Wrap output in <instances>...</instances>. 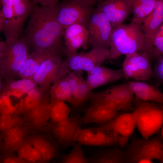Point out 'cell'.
Masks as SVG:
<instances>
[{"mask_svg": "<svg viewBox=\"0 0 163 163\" xmlns=\"http://www.w3.org/2000/svg\"><path fill=\"white\" fill-rule=\"evenodd\" d=\"M75 139L81 145L100 146H119L120 140L113 133L99 127L78 128L75 135Z\"/></svg>", "mask_w": 163, "mask_h": 163, "instance_id": "12", "label": "cell"}, {"mask_svg": "<svg viewBox=\"0 0 163 163\" xmlns=\"http://www.w3.org/2000/svg\"><path fill=\"white\" fill-rule=\"evenodd\" d=\"M0 30L6 40L18 39L22 28L14 12L11 0H0Z\"/></svg>", "mask_w": 163, "mask_h": 163, "instance_id": "17", "label": "cell"}, {"mask_svg": "<svg viewBox=\"0 0 163 163\" xmlns=\"http://www.w3.org/2000/svg\"><path fill=\"white\" fill-rule=\"evenodd\" d=\"M28 138L40 154L42 163H49L58 155L60 146L53 136L33 134Z\"/></svg>", "mask_w": 163, "mask_h": 163, "instance_id": "21", "label": "cell"}, {"mask_svg": "<svg viewBox=\"0 0 163 163\" xmlns=\"http://www.w3.org/2000/svg\"><path fill=\"white\" fill-rule=\"evenodd\" d=\"M137 99L133 111L136 126L142 138L147 139L158 133L163 124V106Z\"/></svg>", "mask_w": 163, "mask_h": 163, "instance_id": "4", "label": "cell"}, {"mask_svg": "<svg viewBox=\"0 0 163 163\" xmlns=\"http://www.w3.org/2000/svg\"><path fill=\"white\" fill-rule=\"evenodd\" d=\"M62 54L53 52L42 63L32 79L45 91L49 92L52 85L64 78L61 57Z\"/></svg>", "mask_w": 163, "mask_h": 163, "instance_id": "11", "label": "cell"}, {"mask_svg": "<svg viewBox=\"0 0 163 163\" xmlns=\"http://www.w3.org/2000/svg\"><path fill=\"white\" fill-rule=\"evenodd\" d=\"M83 124L82 117L74 115L58 123H49L48 130L63 148L73 147L77 143L75 135L77 129Z\"/></svg>", "mask_w": 163, "mask_h": 163, "instance_id": "13", "label": "cell"}, {"mask_svg": "<svg viewBox=\"0 0 163 163\" xmlns=\"http://www.w3.org/2000/svg\"><path fill=\"white\" fill-rule=\"evenodd\" d=\"M111 59V54L109 50L92 48L88 52L77 53L66 57L62 62V67L66 75L71 71H85L87 72Z\"/></svg>", "mask_w": 163, "mask_h": 163, "instance_id": "8", "label": "cell"}, {"mask_svg": "<svg viewBox=\"0 0 163 163\" xmlns=\"http://www.w3.org/2000/svg\"><path fill=\"white\" fill-rule=\"evenodd\" d=\"M82 146L77 143L69 152L62 157L59 163H89V159L84 155Z\"/></svg>", "mask_w": 163, "mask_h": 163, "instance_id": "35", "label": "cell"}, {"mask_svg": "<svg viewBox=\"0 0 163 163\" xmlns=\"http://www.w3.org/2000/svg\"><path fill=\"white\" fill-rule=\"evenodd\" d=\"M161 136L163 139V124L161 126Z\"/></svg>", "mask_w": 163, "mask_h": 163, "instance_id": "40", "label": "cell"}, {"mask_svg": "<svg viewBox=\"0 0 163 163\" xmlns=\"http://www.w3.org/2000/svg\"><path fill=\"white\" fill-rule=\"evenodd\" d=\"M31 2L32 10L21 38L32 51L63 54L62 38L64 29L57 19L59 3L54 6L46 7Z\"/></svg>", "mask_w": 163, "mask_h": 163, "instance_id": "1", "label": "cell"}, {"mask_svg": "<svg viewBox=\"0 0 163 163\" xmlns=\"http://www.w3.org/2000/svg\"><path fill=\"white\" fill-rule=\"evenodd\" d=\"M163 23V0H157L153 11L141 25L144 34L153 45L154 36Z\"/></svg>", "mask_w": 163, "mask_h": 163, "instance_id": "25", "label": "cell"}, {"mask_svg": "<svg viewBox=\"0 0 163 163\" xmlns=\"http://www.w3.org/2000/svg\"><path fill=\"white\" fill-rule=\"evenodd\" d=\"M157 0H133L131 22L141 26L154 9Z\"/></svg>", "mask_w": 163, "mask_h": 163, "instance_id": "29", "label": "cell"}, {"mask_svg": "<svg viewBox=\"0 0 163 163\" xmlns=\"http://www.w3.org/2000/svg\"><path fill=\"white\" fill-rule=\"evenodd\" d=\"M97 126L113 133L119 139L120 147H124L136 127L135 116L133 111L119 114L110 121L98 124Z\"/></svg>", "mask_w": 163, "mask_h": 163, "instance_id": "14", "label": "cell"}, {"mask_svg": "<svg viewBox=\"0 0 163 163\" xmlns=\"http://www.w3.org/2000/svg\"><path fill=\"white\" fill-rule=\"evenodd\" d=\"M50 101L43 102L31 110L24 113L25 123L29 129L37 131L46 130L50 119Z\"/></svg>", "mask_w": 163, "mask_h": 163, "instance_id": "22", "label": "cell"}, {"mask_svg": "<svg viewBox=\"0 0 163 163\" xmlns=\"http://www.w3.org/2000/svg\"><path fill=\"white\" fill-rule=\"evenodd\" d=\"M96 0H65L59 3L58 20L65 29L71 25H88L95 10Z\"/></svg>", "mask_w": 163, "mask_h": 163, "instance_id": "6", "label": "cell"}, {"mask_svg": "<svg viewBox=\"0 0 163 163\" xmlns=\"http://www.w3.org/2000/svg\"><path fill=\"white\" fill-rule=\"evenodd\" d=\"M125 56L122 68L124 76L140 82L151 79L153 75L152 64L155 59L153 53L142 51Z\"/></svg>", "mask_w": 163, "mask_h": 163, "instance_id": "9", "label": "cell"}, {"mask_svg": "<svg viewBox=\"0 0 163 163\" xmlns=\"http://www.w3.org/2000/svg\"><path fill=\"white\" fill-rule=\"evenodd\" d=\"M29 129L25 122L0 133V150L2 155L17 151L23 142Z\"/></svg>", "mask_w": 163, "mask_h": 163, "instance_id": "20", "label": "cell"}, {"mask_svg": "<svg viewBox=\"0 0 163 163\" xmlns=\"http://www.w3.org/2000/svg\"><path fill=\"white\" fill-rule=\"evenodd\" d=\"M119 114V111L106 105L100 104H91L85 109L82 120L83 124H101L110 121Z\"/></svg>", "mask_w": 163, "mask_h": 163, "instance_id": "23", "label": "cell"}, {"mask_svg": "<svg viewBox=\"0 0 163 163\" xmlns=\"http://www.w3.org/2000/svg\"><path fill=\"white\" fill-rule=\"evenodd\" d=\"M133 0L97 1V6L110 22L113 28L123 24L132 13Z\"/></svg>", "mask_w": 163, "mask_h": 163, "instance_id": "15", "label": "cell"}, {"mask_svg": "<svg viewBox=\"0 0 163 163\" xmlns=\"http://www.w3.org/2000/svg\"><path fill=\"white\" fill-rule=\"evenodd\" d=\"M156 59L153 71V75L159 85H163V55Z\"/></svg>", "mask_w": 163, "mask_h": 163, "instance_id": "37", "label": "cell"}, {"mask_svg": "<svg viewBox=\"0 0 163 163\" xmlns=\"http://www.w3.org/2000/svg\"><path fill=\"white\" fill-rule=\"evenodd\" d=\"M155 59L163 55V23L156 32L153 40Z\"/></svg>", "mask_w": 163, "mask_h": 163, "instance_id": "36", "label": "cell"}, {"mask_svg": "<svg viewBox=\"0 0 163 163\" xmlns=\"http://www.w3.org/2000/svg\"><path fill=\"white\" fill-rule=\"evenodd\" d=\"M16 152L18 155L29 163H42V156L27 138Z\"/></svg>", "mask_w": 163, "mask_h": 163, "instance_id": "32", "label": "cell"}, {"mask_svg": "<svg viewBox=\"0 0 163 163\" xmlns=\"http://www.w3.org/2000/svg\"><path fill=\"white\" fill-rule=\"evenodd\" d=\"M124 77L122 69H113L98 65L87 72L86 81L90 90L113 83Z\"/></svg>", "mask_w": 163, "mask_h": 163, "instance_id": "18", "label": "cell"}, {"mask_svg": "<svg viewBox=\"0 0 163 163\" xmlns=\"http://www.w3.org/2000/svg\"><path fill=\"white\" fill-rule=\"evenodd\" d=\"M53 52H55L32 51L28 55L19 70L17 77L21 79H32L43 62Z\"/></svg>", "mask_w": 163, "mask_h": 163, "instance_id": "26", "label": "cell"}, {"mask_svg": "<svg viewBox=\"0 0 163 163\" xmlns=\"http://www.w3.org/2000/svg\"><path fill=\"white\" fill-rule=\"evenodd\" d=\"M0 82L1 96L8 95V93L13 92V91L22 94L27 93L38 86L31 79H21Z\"/></svg>", "mask_w": 163, "mask_h": 163, "instance_id": "30", "label": "cell"}, {"mask_svg": "<svg viewBox=\"0 0 163 163\" xmlns=\"http://www.w3.org/2000/svg\"><path fill=\"white\" fill-rule=\"evenodd\" d=\"M49 106L50 119L52 122H59L69 117L71 109L65 102L51 101Z\"/></svg>", "mask_w": 163, "mask_h": 163, "instance_id": "33", "label": "cell"}, {"mask_svg": "<svg viewBox=\"0 0 163 163\" xmlns=\"http://www.w3.org/2000/svg\"><path fill=\"white\" fill-rule=\"evenodd\" d=\"M157 163H163V162H158Z\"/></svg>", "mask_w": 163, "mask_h": 163, "instance_id": "41", "label": "cell"}, {"mask_svg": "<svg viewBox=\"0 0 163 163\" xmlns=\"http://www.w3.org/2000/svg\"><path fill=\"white\" fill-rule=\"evenodd\" d=\"M31 1L34 3H40V5L46 7L54 6L59 2V1L56 0H32Z\"/></svg>", "mask_w": 163, "mask_h": 163, "instance_id": "39", "label": "cell"}, {"mask_svg": "<svg viewBox=\"0 0 163 163\" xmlns=\"http://www.w3.org/2000/svg\"><path fill=\"white\" fill-rule=\"evenodd\" d=\"M89 159V163H125L124 151L117 146L98 151Z\"/></svg>", "mask_w": 163, "mask_h": 163, "instance_id": "27", "label": "cell"}, {"mask_svg": "<svg viewBox=\"0 0 163 163\" xmlns=\"http://www.w3.org/2000/svg\"><path fill=\"white\" fill-rule=\"evenodd\" d=\"M24 117L16 113H1L0 116V130L5 132L12 128L24 123Z\"/></svg>", "mask_w": 163, "mask_h": 163, "instance_id": "34", "label": "cell"}, {"mask_svg": "<svg viewBox=\"0 0 163 163\" xmlns=\"http://www.w3.org/2000/svg\"><path fill=\"white\" fill-rule=\"evenodd\" d=\"M153 45L145 35L141 26L131 22L113 29L110 51L112 59L142 51L153 52Z\"/></svg>", "mask_w": 163, "mask_h": 163, "instance_id": "2", "label": "cell"}, {"mask_svg": "<svg viewBox=\"0 0 163 163\" xmlns=\"http://www.w3.org/2000/svg\"><path fill=\"white\" fill-rule=\"evenodd\" d=\"M5 42V49L0 53V79L7 81L17 77L30 48L21 38L6 40Z\"/></svg>", "mask_w": 163, "mask_h": 163, "instance_id": "3", "label": "cell"}, {"mask_svg": "<svg viewBox=\"0 0 163 163\" xmlns=\"http://www.w3.org/2000/svg\"><path fill=\"white\" fill-rule=\"evenodd\" d=\"M83 71H73L68 73L64 78L69 84L72 95V106L77 109L85 102L91 91L83 76Z\"/></svg>", "mask_w": 163, "mask_h": 163, "instance_id": "19", "label": "cell"}, {"mask_svg": "<svg viewBox=\"0 0 163 163\" xmlns=\"http://www.w3.org/2000/svg\"><path fill=\"white\" fill-rule=\"evenodd\" d=\"M133 94L128 82L116 85L103 91H91L88 99L91 104H100L118 111L131 109Z\"/></svg>", "mask_w": 163, "mask_h": 163, "instance_id": "7", "label": "cell"}, {"mask_svg": "<svg viewBox=\"0 0 163 163\" xmlns=\"http://www.w3.org/2000/svg\"><path fill=\"white\" fill-rule=\"evenodd\" d=\"M0 163H29L18 155L14 153L2 155L1 157Z\"/></svg>", "mask_w": 163, "mask_h": 163, "instance_id": "38", "label": "cell"}, {"mask_svg": "<svg viewBox=\"0 0 163 163\" xmlns=\"http://www.w3.org/2000/svg\"><path fill=\"white\" fill-rule=\"evenodd\" d=\"M51 101H66L72 105V95L69 84L64 77L54 83L49 90Z\"/></svg>", "mask_w": 163, "mask_h": 163, "instance_id": "31", "label": "cell"}, {"mask_svg": "<svg viewBox=\"0 0 163 163\" xmlns=\"http://www.w3.org/2000/svg\"><path fill=\"white\" fill-rule=\"evenodd\" d=\"M18 111L24 113L46 101H50L49 92L45 91L38 86L27 93Z\"/></svg>", "mask_w": 163, "mask_h": 163, "instance_id": "28", "label": "cell"}, {"mask_svg": "<svg viewBox=\"0 0 163 163\" xmlns=\"http://www.w3.org/2000/svg\"><path fill=\"white\" fill-rule=\"evenodd\" d=\"M113 29L110 22L97 6L91 18L88 28L89 33L88 43L92 48L109 50Z\"/></svg>", "mask_w": 163, "mask_h": 163, "instance_id": "10", "label": "cell"}, {"mask_svg": "<svg viewBox=\"0 0 163 163\" xmlns=\"http://www.w3.org/2000/svg\"><path fill=\"white\" fill-rule=\"evenodd\" d=\"M128 82L136 99L163 105V93L155 86L140 81Z\"/></svg>", "mask_w": 163, "mask_h": 163, "instance_id": "24", "label": "cell"}, {"mask_svg": "<svg viewBox=\"0 0 163 163\" xmlns=\"http://www.w3.org/2000/svg\"><path fill=\"white\" fill-rule=\"evenodd\" d=\"M63 37L65 45L63 53L66 57L75 55L81 48H87L88 43L89 33L85 26L75 24L64 29Z\"/></svg>", "mask_w": 163, "mask_h": 163, "instance_id": "16", "label": "cell"}, {"mask_svg": "<svg viewBox=\"0 0 163 163\" xmlns=\"http://www.w3.org/2000/svg\"><path fill=\"white\" fill-rule=\"evenodd\" d=\"M126 146L125 163H137L142 160L163 162V139L158 135L147 139L133 134Z\"/></svg>", "mask_w": 163, "mask_h": 163, "instance_id": "5", "label": "cell"}]
</instances>
